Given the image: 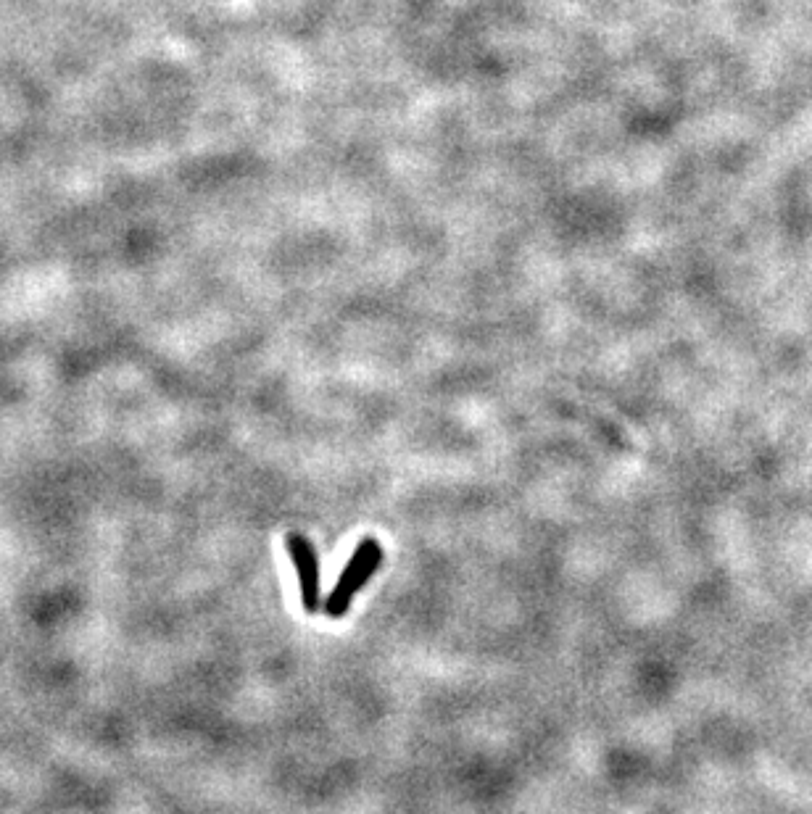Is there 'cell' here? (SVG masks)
<instances>
[{
    "label": "cell",
    "mask_w": 812,
    "mask_h": 814,
    "mask_svg": "<svg viewBox=\"0 0 812 814\" xmlns=\"http://www.w3.org/2000/svg\"><path fill=\"white\" fill-rule=\"evenodd\" d=\"M383 564V548L375 538H364L359 543V548L351 556V562L346 564V570L338 577V585L333 588V593L327 596L325 601V614L327 617H346L348 606L354 601V596L362 591V585H367L372 575L377 572V567Z\"/></svg>",
    "instance_id": "cell-1"
},
{
    "label": "cell",
    "mask_w": 812,
    "mask_h": 814,
    "mask_svg": "<svg viewBox=\"0 0 812 814\" xmlns=\"http://www.w3.org/2000/svg\"><path fill=\"white\" fill-rule=\"evenodd\" d=\"M290 556L296 564L298 585H301V598H304L306 612L319 609V562L314 554L312 543L301 538V535H290L288 538Z\"/></svg>",
    "instance_id": "cell-2"
}]
</instances>
